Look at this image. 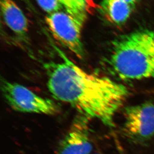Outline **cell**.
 <instances>
[{"label":"cell","mask_w":154,"mask_h":154,"mask_svg":"<svg viewBox=\"0 0 154 154\" xmlns=\"http://www.w3.org/2000/svg\"><path fill=\"white\" fill-rule=\"evenodd\" d=\"M2 15L7 26L19 38L25 40L29 31L28 19L13 0H1Z\"/></svg>","instance_id":"52a82bcc"},{"label":"cell","mask_w":154,"mask_h":154,"mask_svg":"<svg viewBox=\"0 0 154 154\" xmlns=\"http://www.w3.org/2000/svg\"><path fill=\"white\" fill-rule=\"evenodd\" d=\"M45 22L57 41L78 58H85V54L82 38V24L67 12L61 11L48 14Z\"/></svg>","instance_id":"277c9868"},{"label":"cell","mask_w":154,"mask_h":154,"mask_svg":"<svg viewBox=\"0 0 154 154\" xmlns=\"http://www.w3.org/2000/svg\"><path fill=\"white\" fill-rule=\"evenodd\" d=\"M106 62L121 80L154 79V30H141L116 38Z\"/></svg>","instance_id":"7a4b0ae2"},{"label":"cell","mask_w":154,"mask_h":154,"mask_svg":"<svg viewBox=\"0 0 154 154\" xmlns=\"http://www.w3.org/2000/svg\"><path fill=\"white\" fill-rule=\"evenodd\" d=\"M60 54L61 61L44 64L52 96L70 105L79 114L114 127L116 114L128 96L127 88L106 76L87 73Z\"/></svg>","instance_id":"6da1fadb"},{"label":"cell","mask_w":154,"mask_h":154,"mask_svg":"<svg viewBox=\"0 0 154 154\" xmlns=\"http://www.w3.org/2000/svg\"><path fill=\"white\" fill-rule=\"evenodd\" d=\"M42 9L48 14L61 10L63 7L60 0H36Z\"/></svg>","instance_id":"30bf717a"},{"label":"cell","mask_w":154,"mask_h":154,"mask_svg":"<svg viewBox=\"0 0 154 154\" xmlns=\"http://www.w3.org/2000/svg\"><path fill=\"white\" fill-rule=\"evenodd\" d=\"M1 90L7 104L16 112L46 115H55L60 112L58 105L51 99L42 97L4 78L1 79Z\"/></svg>","instance_id":"3957f363"},{"label":"cell","mask_w":154,"mask_h":154,"mask_svg":"<svg viewBox=\"0 0 154 154\" xmlns=\"http://www.w3.org/2000/svg\"><path fill=\"white\" fill-rule=\"evenodd\" d=\"M90 119L80 114L76 116L58 144L57 154H91L93 146L90 135Z\"/></svg>","instance_id":"8992f818"},{"label":"cell","mask_w":154,"mask_h":154,"mask_svg":"<svg viewBox=\"0 0 154 154\" xmlns=\"http://www.w3.org/2000/svg\"><path fill=\"white\" fill-rule=\"evenodd\" d=\"M99 154V153H95V154Z\"/></svg>","instance_id":"7c38bea8"},{"label":"cell","mask_w":154,"mask_h":154,"mask_svg":"<svg viewBox=\"0 0 154 154\" xmlns=\"http://www.w3.org/2000/svg\"><path fill=\"white\" fill-rule=\"evenodd\" d=\"M66 12L83 25L87 17V0H60Z\"/></svg>","instance_id":"9c48e42d"},{"label":"cell","mask_w":154,"mask_h":154,"mask_svg":"<svg viewBox=\"0 0 154 154\" xmlns=\"http://www.w3.org/2000/svg\"><path fill=\"white\" fill-rule=\"evenodd\" d=\"M124 1L126 2L127 3H129L130 4L135 6V5L140 0H123Z\"/></svg>","instance_id":"8fae6325"},{"label":"cell","mask_w":154,"mask_h":154,"mask_svg":"<svg viewBox=\"0 0 154 154\" xmlns=\"http://www.w3.org/2000/svg\"><path fill=\"white\" fill-rule=\"evenodd\" d=\"M124 136L135 144H143L154 137V102H146L125 108Z\"/></svg>","instance_id":"5b68a950"},{"label":"cell","mask_w":154,"mask_h":154,"mask_svg":"<svg viewBox=\"0 0 154 154\" xmlns=\"http://www.w3.org/2000/svg\"><path fill=\"white\" fill-rule=\"evenodd\" d=\"M135 6L123 0H102L99 11L103 17L117 26L123 25L134 10Z\"/></svg>","instance_id":"ba28073f"}]
</instances>
